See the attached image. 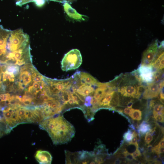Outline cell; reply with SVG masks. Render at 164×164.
Here are the masks:
<instances>
[{
	"label": "cell",
	"mask_w": 164,
	"mask_h": 164,
	"mask_svg": "<svg viewBox=\"0 0 164 164\" xmlns=\"http://www.w3.org/2000/svg\"><path fill=\"white\" fill-rule=\"evenodd\" d=\"M94 91V88L92 85L85 84L80 86L75 92H77L78 94L83 97L91 95Z\"/></svg>",
	"instance_id": "30bf717a"
},
{
	"label": "cell",
	"mask_w": 164,
	"mask_h": 164,
	"mask_svg": "<svg viewBox=\"0 0 164 164\" xmlns=\"http://www.w3.org/2000/svg\"><path fill=\"white\" fill-rule=\"evenodd\" d=\"M150 66L156 70H161L164 68V52L157 56Z\"/></svg>",
	"instance_id": "7c38bea8"
},
{
	"label": "cell",
	"mask_w": 164,
	"mask_h": 164,
	"mask_svg": "<svg viewBox=\"0 0 164 164\" xmlns=\"http://www.w3.org/2000/svg\"><path fill=\"white\" fill-rule=\"evenodd\" d=\"M153 135L149 131L146 133L145 141L146 144L149 145L153 139Z\"/></svg>",
	"instance_id": "7402d4cb"
},
{
	"label": "cell",
	"mask_w": 164,
	"mask_h": 164,
	"mask_svg": "<svg viewBox=\"0 0 164 164\" xmlns=\"http://www.w3.org/2000/svg\"><path fill=\"white\" fill-rule=\"evenodd\" d=\"M46 0H33L36 6L40 7L43 6L45 3Z\"/></svg>",
	"instance_id": "4316f807"
},
{
	"label": "cell",
	"mask_w": 164,
	"mask_h": 164,
	"mask_svg": "<svg viewBox=\"0 0 164 164\" xmlns=\"http://www.w3.org/2000/svg\"><path fill=\"white\" fill-rule=\"evenodd\" d=\"M147 84L143 93L144 99H150L157 97L162 89L160 87L158 83H151Z\"/></svg>",
	"instance_id": "8992f818"
},
{
	"label": "cell",
	"mask_w": 164,
	"mask_h": 164,
	"mask_svg": "<svg viewBox=\"0 0 164 164\" xmlns=\"http://www.w3.org/2000/svg\"><path fill=\"white\" fill-rule=\"evenodd\" d=\"M31 73L28 70H27L26 66L21 68L19 76V81L18 82V89L23 90L29 84H30L32 82V77Z\"/></svg>",
	"instance_id": "5b68a950"
},
{
	"label": "cell",
	"mask_w": 164,
	"mask_h": 164,
	"mask_svg": "<svg viewBox=\"0 0 164 164\" xmlns=\"http://www.w3.org/2000/svg\"><path fill=\"white\" fill-rule=\"evenodd\" d=\"M15 76L13 74L10 73L6 71L3 72L2 77L3 81L7 80L9 81L10 82H14L15 80Z\"/></svg>",
	"instance_id": "d6986e66"
},
{
	"label": "cell",
	"mask_w": 164,
	"mask_h": 164,
	"mask_svg": "<svg viewBox=\"0 0 164 164\" xmlns=\"http://www.w3.org/2000/svg\"><path fill=\"white\" fill-rule=\"evenodd\" d=\"M121 162V161L119 159H117L114 162V164H120Z\"/></svg>",
	"instance_id": "d6a6232c"
},
{
	"label": "cell",
	"mask_w": 164,
	"mask_h": 164,
	"mask_svg": "<svg viewBox=\"0 0 164 164\" xmlns=\"http://www.w3.org/2000/svg\"><path fill=\"white\" fill-rule=\"evenodd\" d=\"M80 75L82 84H87L96 86L98 82L95 78L88 73L81 72L80 73Z\"/></svg>",
	"instance_id": "8fae6325"
},
{
	"label": "cell",
	"mask_w": 164,
	"mask_h": 164,
	"mask_svg": "<svg viewBox=\"0 0 164 164\" xmlns=\"http://www.w3.org/2000/svg\"><path fill=\"white\" fill-rule=\"evenodd\" d=\"M138 86L132 84L125 85L118 87V91L124 96L138 98L141 95L138 93Z\"/></svg>",
	"instance_id": "52a82bcc"
},
{
	"label": "cell",
	"mask_w": 164,
	"mask_h": 164,
	"mask_svg": "<svg viewBox=\"0 0 164 164\" xmlns=\"http://www.w3.org/2000/svg\"><path fill=\"white\" fill-rule=\"evenodd\" d=\"M163 115L161 114H158L153 117V118L156 121L163 123L164 121Z\"/></svg>",
	"instance_id": "cb8c5ba5"
},
{
	"label": "cell",
	"mask_w": 164,
	"mask_h": 164,
	"mask_svg": "<svg viewBox=\"0 0 164 164\" xmlns=\"http://www.w3.org/2000/svg\"><path fill=\"white\" fill-rule=\"evenodd\" d=\"M82 62L81 54L77 49H73L70 51L64 56L61 62V68L63 70H68L78 68Z\"/></svg>",
	"instance_id": "7a4b0ae2"
},
{
	"label": "cell",
	"mask_w": 164,
	"mask_h": 164,
	"mask_svg": "<svg viewBox=\"0 0 164 164\" xmlns=\"http://www.w3.org/2000/svg\"><path fill=\"white\" fill-rule=\"evenodd\" d=\"M138 132L140 135H145L151 129L150 124L146 121H143L138 126Z\"/></svg>",
	"instance_id": "5bb4252c"
},
{
	"label": "cell",
	"mask_w": 164,
	"mask_h": 164,
	"mask_svg": "<svg viewBox=\"0 0 164 164\" xmlns=\"http://www.w3.org/2000/svg\"><path fill=\"white\" fill-rule=\"evenodd\" d=\"M7 72L13 74L15 76L18 75L19 71V67L16 65L9 64L6 67V70Z\"/></svg>",
	"instance_id": "2e32d148"
},
{
	"label": "cell",
	"mask_w": 164,
	"mask_h": 164,
	"mask_svg": "<svg viewBox=\"0 0 164 164\" xmlns=\"http://www.w3.org/2000/svg\"><path fill=\"white\" fill-rule=\"evenodd\" d=\"M153 67L150 65L141 64L135 72L134 75L136 80L140 83L147 84L152 83L154 72Z\"/></svg>",
	"instance_id": "3957f363"
},
{
	"label": "cell",
	"mask_w": 164,
	"mask_h": 164,
	"mask_svg": "<svg viewBox=\"0 0 164 164\" xmlns=\"http://www.w3.org/2000/svg\"><path fill=\"white\" fill-rule=\"evenodd\" d=\"M10 132L5 121L2 112L0 114V138Z\"/></svg>",
	"instance_id": "4fadbf2b"
},
{
	"label": "cell",
	"mask_w": 164,
	"mask_h": 164,
	"mask_svg": "<svg viewBox=\"0 0 164 164\" xmlns=\"http://www.w3.org/2000/svg\"><path fill=\"white\" fill-rule=\"evenodd\" d=\"M159 46L157 40L152 43L143 52L141 64L151 65L156 58Z\"/></svg>",
	"instance_id": "277c9868"
},
{
	"label": "cell",
	"mask_w": 164,
	"mask_h": 164,
	"mask_svg": "<svg viewBox=\"0 0 164 164\" xmlns=\"http://www.w3.org/2000/svg\"><path fill=\"white\" fill-rule=\"evenodd\" d=\"M96 86L98 87L102 88H105L108 87H110L109 82L102 83L98 82H97V83Z\"/></svg>",
	"instance_id": "d4e9b609"
},
{
	"label": "cell",
	"mask_w": 164,
	"mask_h": 164,
	"mask_svg": "<svg viewBox=\"0 0 164 164\" xmlns=\"http://www.w3.org/2000/svg\"><path fill=\"white\" fill-rule=\"evenodd\" d=\"M36 160L39 164H50L52 160V157L47 151L39 150L37 151L35 155Z\"/></svg>",
	"instance_id": "9c48e42d"
},
{
	"label": "cell",
	"mask_w": 164,
	"mask_h": 164,
	"mask_svg": "<svg viewBox=\"0 0 164 164\" xmlns=\"http://www.w3.org/2000/svg\"><path fill=\"white\" fill-rule=\"evenodd\" d=\"M132 156L136 160V158L141 156V152L138 148H136L135 151L132 153H131Z\"/></svg>",
	"instance_id": "484cf974"
},
{
	"label": "cell",
	"mask_w": 164,
	"mask_h": 164,
	"mask_svg": "<svg viewBox=\"0 0 164 164\" xmlns=\"http://www.w3.org/2000/svg\"><path fill=\"white\" fill-rule=\"evenodd\" d=\"M131 108H129L128 107L125 108L124 109L123 112L125 114L128 115L131 112Z\"/></svg>",
	"instance_id": "f1b7e54d"
},
{
	"label": "cell",
	"mask_w": 164,
	"mask_h": 164,
	"mask_svg": "<svg viewBox=\"0 0 164 164\" xmlns=\"http://www.w3.org/2000/svg\"><path fill=\"white\" fill-rule=\"evenodd\" d=\"M64 10L67 15L70 18L77 21H84L87 17L81 15L67 2H65L63 5Z\"/></svg>",
	"instance_id": "ba28073f"
},
{
	"label": "cell",
	"mask_w": 164,
	"mask_h": 164,
	"mask_svg": "<svg viewBox=\"0 0 164 164\" xmlns=\"http://www.w3.org/2000/svg\"><path fill=\"white\" fill-rule=\"evenodd\" d=\"M160 102L162 103V104H164V93L163 92L162 90H161L160 92Z\"/></svg>",
	"instance_id": "83f0119b"
},
{
	"label": "cell",
	"mask_w": 164,
	"mask_h": 164,
	"mask_svg": "<svg viewBox=\"0 0 164 164\" xmlns=\"http://www.w3.org/2000/svg\"><path fill=\"white\" fill-rule=\"evenodd\" d=\"M153 147L152 145H149L147 147V152L148 153H150L153 152Z\"/></svg>",
	"instance_id": "f546056e"
},
{
	"label": "cell",
	"mask_w": 164,
	"mask_h": 164,
	"mask_svg": "<svg viewBox=\"0 0 164 164\" xmlns=\"http://www.w3.org/2000/svg\"><path fill=\"white\" fill-rule=\"evenodd\" d=\"M133 137V133L131 130L128 129L127 131L125 132L123 135V138L124 141L128 143L131 140Z\"/></svg>",
	"instance_id": "ffe728a7"
},
{
	"label": "cell",
	"mask_w": 164,
	"mask_h": 164,
	"mask_svg": "<svg viewBox=\"0 0 164 164\" xmlns=\"http://www.w3.org/2000/svg\"><path fill=\"white\" fill-rule=\"evenodd\" d=\"M142 112L139 109L131 108L130 113L128 114L134 120L140 121L142 119Z\"/></svg>",
	"instance_id": "9a60e30c"
},
{
	"label": "cell",
	"mask_w": 164,
	"mask_h": 164,
	"mask_svg": "<svg viewBox=\"0 0 164 164\" xmlns=\"http://www.w3.org/2000/svg\"><path fill=\"white\" fill-rule=\"evenodd\" d=\"M164 138H163L159 142L158 144L157 145L159 147H164Z\"/></svg>",
	"instance_id": "4dcf8cb0"
},
{
	"label": "cell",
	"mask_w": 164,
	"mask_h": 164,
	"mask_svg": "<svg viewBox=\"0 0 164 164\" xmlns=\"http://www.w3.org/2000/svg\"><path fill=\"white\" fill-rule=\"evenodd\" d=\"M2 77V76H1V74H0V87H2V86H1V84H2V81H1V77Z\"/></svg>",
	"instance_id": "836d02e7"
},
{
	"label": "cell",
	"mask_w": 164,
	"mask_h": 164,
	"mask_svg": "<svg viewBox=\"0 0 164 164\" xmlns=\"http://www.w3.org/2000/svg\"><path fill=\"white\" fill-rule=\"evenodd\" d=\"M133 104V103L132 102V101H130L127 104V107L129 108H132Z\"/></svg>",
	"instance_id": "1f68e13d"
},
{
	"label": "cell",
	"mask_w": 164,
	"mask_h": 164,
	"mask_svg": "<svg viewBox=\"0 0 164 164\" xmlns=\"http://www.w3.org/2000/svg\"><path fill=\"white\" fill-rule=\"evenodd\" d=\"M123 152L124 154L125 157V158L127 161H131L134 159L135 160L132 156L131 153H129L125 149Z\"/></svg>",
	"instance_id": "603a6c76"
},
{
	"label": "cell",
	"mask_w": 164,
	"mask_h": 164,
	"mask_svg": "<svg viewBox=\"0 0 164 164\" xmlns=\"http://www.w3.org/2000/svg\"><path fill=\"white\" fill-rule=\"evenodd\" d=\"M155 104L153 106V117H154L155 115L158 114H164L163 105L162 104Z\"/></svg>",
	"instance_id": "e0dca14e"
},
{
	"label": "cell",
	"mask_w": 164,
	"mask_h": 164,
	"mask_svg": "<svg viewBox=\"0 0 164 164\" xmlns=\"http://www.w3.org/2000/svg\"><path fill=\"white\" fill-rule=\"evenodd\" d=\"M133 133V137L131 141L128 143L129 145H133L135 146L136 148H138V138L137 134L135 131H134Z\"/></svg>",
	"instance_id": "44dd1931"
},
{
	"label": "cell",
	"mask_w": 164,
	"mask_h": 164,
	"mask_svg": "<svg viewBox=\"0 0 164 164\" xmlns=\"http://www.w3.org/2000/svg\"><path fill=\"white\" fill-rule=\"evenodd\" d=\"M39 124L40 128L47 132L55 145L67 143L75 135L73 126L60 113L46 118Z\"/></svg>",
	"instance_id": "6da1fadb"
},
{
	"label": "cell",
	"mask_w": 164,
	"mask_h": 164,
	"mask_svg": "<svg viewBox=\"0 0 164 164\" xmlns=\"http://www.w3.org/2000/svg\"><path fill=\"white\" fill-rule=\"evenodd\" d=\"M162 76V71H161V70H156V71H154V78L152 83H158L159 82L161 81V80Z\"/></svg>",
	"instance_id": "ac0fdd59"
}]
</instances>
